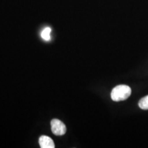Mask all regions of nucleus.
I'll use <instances>...</instances> for the list:
<instances>
[{
	"label": "nucleus",
	"instance_id": "2",
	"mask_svg": "<svg viewBox=\"0 0 148 148\" xmlns=\"http://www.w3.org/2000/svg\"><path fill=\"white\" fill-rule=\"evenodd\" d=\"M51 132L56 136H62L66 133V127L65 125L59 119H53L51 121Z\"/></svg>",
	"mask_w": 148,
	"mask_h": 148
},
{
	"label": "nucleus",
	"instance_id": "5",
	"mask_svg": "<svg viewBox=\"0 0 148 148\" xmlns=\"http://www.w3.org/2000/svg\"><path fill=\"white\" fill-rule=\"evenodd\" d=\"M138 106L142 110H148V95L140 99L138 101Z\"/></svg>",
	"mask_w": 148,
	"mask_h": 148
},
{
	"label": "nucleus",
	"instance_id": "1",
	"mask_svg": "<svg viewBox=\"0 0 148 148\" xmlns=\"http://www.w3.org/2000/svg\"><path fill=\"white\" fill-rule=\"evenodd\" d=\"M132 93V90L127 85H118L112 90L111 99L114 101H121L127 99Z\"/></svg>",
	"mask_w": 148,
	"mask_h": 148
},
{
	"label": "nucleus",
	"instance_id": "4",
	"mask_svg": "<svg viewBox=\"0 0 148 148\" xmlns=\"http://www.w3.org/2000/svg\"><path fill=\"white\" fill-rule=\"evenodd\" d=\"M51 29L50 27H47L45 29H43V30L41 32V37L43 40H46V41H49L51 39Z\"/></svg>",
	"mask_w": 148,
	"mask_h": 148
},
{
	"label": "nucleus",
	"instance_id": "3",
	"mask_svg": "<svg viewBox=\"0 0 148 148\" xmlns=\"http://www.w3.org/2000/svg\"><path fill=\"white\" fill-rule=\"evenodd\" d=\"M38 143H39L40 147L41 148H54L55 145L53 143V140L50 137L47 136H40L38 139Z\"/></svg>",
	"mask_w": 148,
	"mask_h": 148
}]
</instances>
